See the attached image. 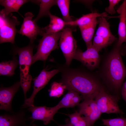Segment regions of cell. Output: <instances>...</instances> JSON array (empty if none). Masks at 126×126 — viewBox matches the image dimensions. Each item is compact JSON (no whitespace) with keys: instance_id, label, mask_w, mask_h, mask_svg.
Segmentation results:
<instances>
[{"instance_id":"obj_1","label":"cell","mask_w":126,"mask_h":126,"mask_svg":"<svg viewBox=\"0 0 126 126\" xmlns=\"http://www.w3.org/2000/svg\"><path fill=\"white\" fill-rule=\"evenodd\" d=\"M66 89L80 94L84 100L93 99L103 88L93 76L76 69H67L63 72L62 82Z\"/></svg>"},{"instance_id":"obj_2","label":"cell","mask_w":126,"mask_h":126,"mask_svg":"<svg viewBox=\"0 0 126 126\" xmlns=\"http://www.w3.org/2000/svg\"><path fill=\"white\" fill-rule=\"evenodd\" d=\"M121 46L116 44L108 55L104 67V76L112 86L120 90L126 76V68L121 57Z\"/></svg>"},{"instance_id":"obj_3","label":"cell","mask_w":126,"mask_h":126,"mask_svg":"<svg viewBox=\"0 0 126 126\" xmlns=\"http://www.w3.org/2000/svg\"><path fill=\"white\" fill-rule=\"evenodd\" d=\"M33 46L30 45L25 47L18 48L16 52L18 55V63L20 70V86L24 92L25 99L26 94L31 86L32 77L29 73V69L32 64Z\"/></svg>"},{"instance_id":"obj_4","label":"cell","mask_w":126,"mask_h":126,"mask_svg":"<svg viewBox=\"0 0 126 126\" xmlns=\"http://www.w3.org/2000/svg\"><path fill=\"white\" fill-rule=\"evenodd\" d=\"M61 31L44 34L39 41L37 52L33 56L32 63L38 60L45 61L52 51L58 48Z\"/></svg>"},{"instance_id":"obj_5","label":"cell","mask_w":126,"mask_h":126,"mask_svg":"<svg viewBox=\"0 0 126 126\" xmlns=\"http://www.w3.org/2000/svg\"><path fill=\"white\" fill-rule=\"evenodd\" d=\"M98 26L94 35L92 46L98 52L112 43L117 38L112 33L110 25L105 17L99 18Z\"/></svg>"},{"instance_id":"obj_6","label":"cell","mask_w":126,"mask_h":126,"mask_svg":"<svg viewBox=\"0 0 126 126\" xmlns=\"http://www.w3.org/2000/svg\"><path fill=\"white\" fill-rule=\"evenodd\" d=\"M0 43L14 44L17 30L16 26L20 22L17 18L11 13L7 16L0 14Z\"/></svg>"},{"instance_id":"obj_7","label":"cell","mask_w":126,"mask_h":126,"mask_svg":"<svg viewBox=\"0 0 126 126\" xmlns=\"http://www.w3.org/2000/svg\"><path fill=\"white\" fill-rule=\"evenodd\" d=\"M59 45L65 59L66 64L68 66L73 59L77 49V41L70 27H65L61 31Z\"/></svg>"},{"instance_id":"obj_8","label":"cell","mask_w":126,"mask_h":126,"mask_svg":"<svg viewBox=\"0 0 126 126\" xmlns=\"http://www.w3.org/2000/svg\"><path fill=\"white\" fill-rule=\"evenodd\" d=\"M94 98L102 113L123 114L118 104L119 97L107 93L104 88L98 93Z\"/></svg>"},{"instance_id":"obj_9","label":"cell","mask_w":126,"mask_h":126,"mask_svg":"<svg viewBox=\"0 0 126 126\" xmlns=\"http://www.w3.org/2000/svg\"><path fill=\"white\" fill-rule=\"evenodd\" d=\"M58 69L48 71L44 69L38 76L34 80L33 90L30 97L25 99L22 108H28L34 105V98L37 93L48 83L50 79L59 72Z\"/></svg>"},{"instance_id":"obj_10","label":"cell","mask_w":126,"mask_h":126,"mask_svg":"<svg viewBox=\"0 0 126 126\" xmlns=\"http://www.w3.org/2000/svg\"><path fill=\"white\" fill-rule=\"evenodd\" d=\"M34 15L31 13H26L23 17V21L20 30L18 32L23 35L27 37L32 44L39 35L42 36L43 28H41L37 24L32 18Z\"/></svg>"},{"instance_id":"obj_11","label":"cell","mask_w":126,"mask_h":126,"mask_svg":"<svg viewBox=\"0 0 126 126\" xmlns=\"http://www.w3.org/2000/svg\"><path fill=\"white\" fill-rule=\"evenodd\" d=\"M79 112L84 116L88 126H92L100 117L102 113L95 101L93 99L84 100L78 105Z\"/></svg>"},{"instance_id":"obj_12","label":"cell","mask_w":126,"mask_h":126,"mask_svg":"<svg viewBox=\"0 0 126 126\" xmlns=\"http://www.w3.org/2000/svg\"><path fill=\"white\" fill-rule=\"evenodd\" d=\"M59 109L57 105L51 107L34 105L28 108V110L32 113L29 118L33 121L37 120L42 121L44 124L47 125L51 121H54V116Z\"/></svg>"},{"instance_id":"obj_13","label":"cell","mask_w":126,"mask_h":126,"mask_svg":"<svg viewBox=\"0 0 126 126\" xmlns=\"http://www.w3.org/2000/svg\"><path fill=\"white\" fill-rule=\"evenodd\" d=\"M73 59L78 60L91 69L96 68L99 64L100 57L99 52L92 46L83 52L77 49Z\"/></svg>"},{"instance_id":"obj_14","label":"cell","mask_w":126,"mask_h":126,"mask_svg":"<svg viewBox=\"0 0 126 126\" xmlns=\"http://www.w3.org/2000/svg\"><path fill=\"white\" fill-rule=\"evenodd\" d=\"M20 85L17 82L8 87H1L0 89V109L12 112L11 103L13 98Z\"/></svg>"},{"instance_id":"obj_15","label":"cell","mask_w":126,"mask_h":126,"mask_svg":"<svg viewBox=\"0 0 126 126\" xmlns=\"http://www.w3.org/2000/svg\"><path fill=\"white\" fill-rule=\"evenodd\" d=\"M26 120L25 112L21 110L15 114L1 115L0 126H24Z\"/></svg>"},{"instance_id":"obj_16","label":"cell","mask_w":126,"mask_h":126,"mask_svg":"<svg viewBox=\"0 0 126 126\" xmlns=\"http://www.w3.org/2000/svg\"><path fill=\"white\" fill-rule=\"evenodd\" d=\"M116 11L119 14V19L118 30L119 38L116 44L121 46L123 43H126V0L123 1Z\"/></svg>"},{"instance_id":"obj_17","label":"cell","mask_w":126,"mask_h":126,"mask_svg":"<svg viewBox=\"0 0 126 126\" xmlns=\"http://www.w3.org/2000/svg\"><path fill=\"white\" fill-rule=\"evenodd\" d=\"M98 23V21L96 18L89 24L79 27L87 49L89 48L92 46L93 38L96 25Z\"/></svg>"},{"instance_id":"obj_18","label":"cell","mask_w":126,"mask_h":126,"mask_svg":"<svg viewBox=\"0 0 126 126\" xmlns=\"http://www.w3.org/2000/svg\"><path fill=\"white\" fill-rule=\"evenodd\" d=\"M50 21L49 25L43 28V34L56 33L61 31L66 25V22L61 18L52 14H49Z\"/></svg>"},{"instance_id":"obj_19","label":"cell","mask_w":126,"mask_h":126,"mask_svg":"<svg viewBox=\"0 0 126 126\" xmlns=\"http://www.w3.org/2000/svg\"><path fill=\"white\" fill-rule=\"evenodd\" d=\"M27 0H1L0 4L4 7L0 11V14L7 16L12 12L19 13L18 10L24 4L30 1Z\"/></svg>"},{"instance_id":"obj_20","label":"cell","mask_w":126,"mask_h":126,"mask_svg":"<svg viewBox=\"0 0 126 126\" xmlns=\"http://www.w3.org/2000/svg\"><path fill=\"white\" fill-rule=\"evenodd\" d=\"M108 17L106 12L99 13L95 12L84 15L75 20H73L70 22H66V25L78 26L79 27L89 24L95 18L101 17L105 18Z\"/></svg>"},{"instance_id":"obj_21","label":"cell","mask_w":126,"mask_h":126,"mask_svg":"<svg viewBox=\"0 0 126 126\" xmlns=\"http://www.w3.org/2000/svg\"><path fill=\"white\" fill-rule=\"evenodd\" d=\"M31 1L38 4L40 6L38 14L34 20L36 22L41 18L45 16H49V14L50 13L49 10L51 8L53 5H57V0H40Z\"/></svg>"},{"instance_id":"obj_22","label":"cell","mask_w":126,"mask_h":126,"mask_svg":"<svg viewBox=\"0 0 126 126\" xmlns=\"http://www.w3.org/2000/svg\"><path fill=\"white\" fill-rule=\"evenodd\" d=\"M18 63L17 59L7 62H1L0 63V75L8 76H12L14 74V71Z\"/></svg>"},{"instance_id":"obj_23","label":"cell","mask_w":126,"mask_h":126,"mask_svg":"<svg viewBox=\"0 0 126 126\" xmlns=\"http://www.w3.org/2000/svg\"><path fill=\"white\" fill-rule=\"evenodd\" d=\"M70 2L68 0H57V5L60 10L63 20L66 22L73 20L69 14Z\"/></svg>"},{"instance_id":"obj_24","label":"cell","mask_w":126,"mask_h":126,"mask_svg":"<svg viewBox=\"0 0 126 126\" xmlns=\"http://www.w3.org/2000/svg\"><path fill=\"white\" fill-rule=\"evenodd\" d=\"M68 91L57 105L59 108H73L74 107L73 99L74 96L78 92L72 90Z\"/></svg>"},{"instance_id":"obj_25","label":"cell","mask_w":126,"mask_h":126,"mask_svg":"<svg viewBox=\"0 0 126 126\" xmlns=\"http://www.w3.org/2000/svg\"><path fill=\"white\" fill-rule=\"evenodd\" d=\"M66 89V86L62 83L53 82L49 90V95L50 97H60L63 94Z\"/></svg>"},{"instance_id":"obj_26","label":"cell","mask_w":126,"mask_h":126,"mask_svg":"<svg viewBox=\"0 0 126 126\" xmlns=\"http://www.w3.org/2000/svg\"><path fill=\"white\" fill-rule=\"evenodd\" d=\"M70 122L72 126H88L85 117L76 112L74 113L69 114Z\"/></svg>"},{"instance_id":"obj_27","label":"cell","mask_w":126,"mask_h":126,"mask_svg":"<svg viewBox=\"0 0 126 126\" xmlns=\"http://www.w3.org/2000/svg\"><path fill=\"white\" fill-rule=\"evenodd\" d=\"M102 121L103 124L106 126H126V118L124 117L103 119Z\"/></svg>"},{"instance_id":"obj_28","label":"cell","mask_w":126,"mask_h":126,"mask_svg":"<svg viewBox=\"0 0 126 126\" xmlns=\"http://www.w3.org/2000/svg\"><path fill=\"white\" fill-rule=\"evenodd\" d=\"M120 0H109V5L105 8V10L106 12L111 14H115L116 11L115 9V7L120 1Z\"/></svg>"},{"instance_id":"obj_29","label":"cell","mask_w":126,"mask_h":126,"mask_svg":"<svg viewBox=\"0 0 126 126\" xmlns=\"http://www.w3.org/2000/svg\"><path fill=\"white\" fill-rule=\"evenodd\" d=\"M121 94L122 98L126 103V80L122 86Z\"/></svg>"},{"instance_id":"obj_30","label":"cell","mask_w":126,"mask_h":126,"mask_svg":"<svg viewBox=\"0 0 126 126\" xmlns=\"http://www.w3.org/2000/svg\"><path fill=\"white\" fill-rule=\"evenodd\" d=\"M66 123L64 125H60L59 126H72L71 124L70 120L69 119H66L65 121Z\"/></svg>"},{"instance_id":"obj_31","label":"cell","mask_w":126,"mask_h":126,"mask_svg":"<svg viewBox=\"0 0 126 126\" xmlns=\"http://www.w3.org/2000/svg\"><path fill=\"white\" fill-rule=\"evenodd\" d=\"M126 51V46L123 49V50H121V52H122V51Z\"/></svg>"},{"instance_id":"obj_32","label":"cell","mask_w":126,"mask_h":126,"mask_svg":"<svg viewBox=\"0 0 126 126\" xmlns=\"http://www.w3.org/2000/svg\"><path fill=\"white\" fill-rule=\"evenodd\" d=\"M32 126H38L37 125L34 123H32Z\"/></svg>"},{"instance_id":"obj_33","label":"cell","mask_w":126,"mask_h":126,"mask_svg":"<svg viewBox=\"0 0 126 126\" xmlns=\"http://www.w3.org/2000/svg\"><path fill=\"white\" fill-rule=\"evenodd\" d=\"M32 126V125H29V126Z\"/></svg>"}]
</instances>
